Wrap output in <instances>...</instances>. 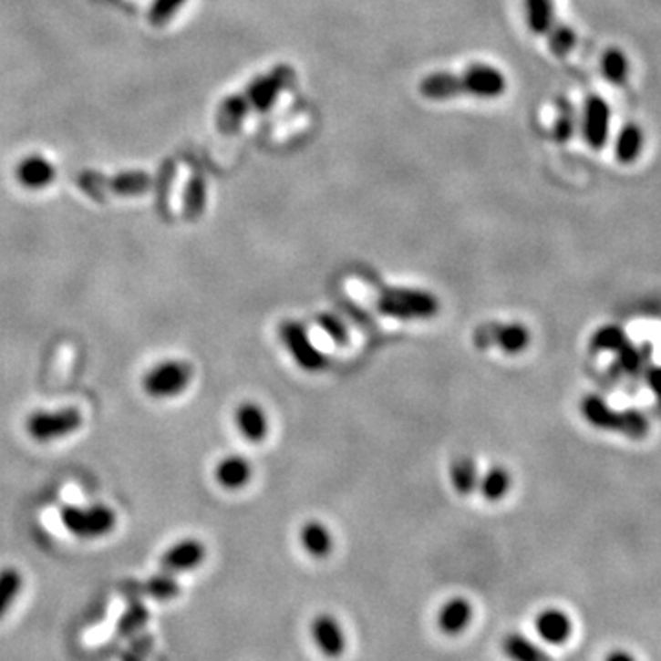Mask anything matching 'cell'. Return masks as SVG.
<instances>
[{
	"label": "cell",
	"mask_w": 661,
	"mask_h": 661,
	"mask_svg": "<svg viewBox=\"0 0 661 661\" xmlns=\"http://www.w3.org/2000/svg\"><path fill=\"white\" fill-rule=\"evenodd\" d=\"M215 481L226 491H239L252 480V465L243 456L222 458L213 470Z\"/></svg>",
	"instance_id": "obj_19"
},
{
	"label": "cell",
	"mask_w": 661,
	"mask_h": 661,
	"mask_svg": "<svg viewBox=\"0 0 661 661\" xmlns=\"http://www.w3.org/2000/svg\"><path fill=\"white\" fill-rule=\"evenodd\" d=\"M184 5L186 0H153L150 8V23L155 26H164L179 14Z\"/></svg>",
	"instance_id": "obj_31"
},
{
	"label": "cell",
	"mask_w": 661,
	"mask_h": 661,
	"mask_svg": "<svg viewBox=\"0 0 661 661\" xmlns=\"http://www.w3.org/2000/svg\"><path fill=\"white\" fill-rule=\"evenodd\" d=\"M539 639L552 646H561L568 643L573 635V621L570 614L557 606L542 608L533 621Z\"/></svg>",
	"instance_id": "obj_13"
},
{
	"label": "cell",
	"mask_w": 661,
	"mask_h": 661,
	"mask_svg": "<svg viewBox=\"0 0 661 661\" xmlns=\"http://www.w3.org/2000/svg\"><path fill=\"white\" fill-rule=\"evenodd\" d=\"M449 478L458 494H461V496L472 494L474 491H478V483H480V472H478L476 461L469 456L456 458L450 463Z\"/></svg>",
	"instance_id": "obj_22"
},
{
	"label": "cell",
	"mask_w": 661,
	"mask_h": 661,
	"mask_svg": "<svg viewBox=\"0 0 661 661\" xmlns=\"http://www.w3.org/2000/svg\"><path fill=\"white\" fill-rule=\"evenodd\" d=\"M300 544L313 559H325L335 548L329 527L320 520H309L300 529Z\"/></svg>",
	"instance_id": "obj_18"
},
{
	"label": "cell",
	"mask_w": 661,
	"mask_h": 661,
	"mask_svg": "<svg viewBox=\"0 0 661 661\" xmlns=\"http://www.w3.org/2000/svg\"><path fill=\"white\" fill-rule=\"evenodd\" d=\"M474 344L478 349H491L496 346L505 355H520L532 344V331L520 322H489L474 331Z\"/></svg>",
	"instance_id": "obj_8"
},
{
	"label": "cell",
	"mask_w": 661,
	"mask_h": 661,
	"mask_svg": "<svg viewBox=\"0 0 661 661\" xmlns=\"http://www.w3.org/2000/svg\"><path fill=\"white\" fill-rule=\"evenodd\" d=\"M280 338L294 362L305 371H320L327 366V356L316 347L300 322L287 320L280 327Z\"/></svg>",
	"instance_id": "obj_9"
},
{
	"label": "cell",
	"mask_w": 661,
	"mask_h": 661,
	"mask_svg": "<svg viewBox=\"0 0 661 661\" xmlns=\"http://www.w3.org/2000/svg\"><path fill=\"white\" fill-rule=\"evenodd\" d=\"M206 559V546L197 539H184L173 544L162 557L160 566L168 573H182L199 568Z\"/></svg>",
	"instance_id": "obj_14"
},
{
	"label": "cell",
	"mask_w": 661,
	"mask_h": 661,
	"mask_svg": "<svg viewBox=\"0 0 661 661\" xmlns=\"http://www.w3.org/2000/svg\"><path fill=\"white\" fill-rule=\"evenodd\" d=\"M626 344V335L617 325H604L595 331L592 336V347L595 351H614L617 353Z\"/></svg>",
	"instance_id": "obj_28"
},
{
	"label": "cell",
	"mask_w": 661,
	"mask_h": 661,
	"mask_svg": "<svg viewBox=\"0 0 661 661\" xmlns=\"http://www.w3.org/2000/svg\"><path fill=\"white\" fill-rule=\"evenodd\" d=\"M204 206H206V182L201 175H195L186 186L184 213L188 219L193 221L202 215Z\"/></svg>",
	"instance_id": "obj_27"
},
{
	"label": "cell",
	"mask_w": 661,
	"mask_h": 661,
	"mask_svg": "<svg viewBox=\"0 0 661 661\" xmlns=\"http://www.w3.org/2000/svg\"><path fill=\"white\" fill-rule=\"evenodd\" d=\"M474 619V606L463 595H454L443 601L436 612V626L447 637H460L467 632Z\"/></svg>",
	"instance_id": "obj_12"
},
{
	"label": "cell",
	"mask_w": 661,
	"mask_h": 661,
	"mask_svg": "<svg viewBox=\"0 0 661 661\" xmlns=\"http://www.w3.org/2000/svg\"><path fill=\"white\" fill-rule=\"evenodd\" d=\"M525 21L537 36H546L555 25V0H525Z\"/></svg>",
	"instance_id": "obj_23"
},
{
	"label": "cell",
	"mask_w": 661,
	"mask_h": 661,
	"mask_svg": "<svg viewBox=\"0 0 661 661\" xmlns=\"http://www.w3.org/2000/svg\"><path fill=\"white\" fill-rule=\"evenodd\" d=\"M15 177L28 190H43L54 182L56 168L43 155H28L19 162Z\"/></svg>",
	"instance_id": "obj_16"
},
{
	"label": "cell",
	"mask_w": 661,
	"mask_h": 661,
	"mask_svg": "<svg viewBox=\"0 0 661 661\" xmlns=\"http://www.w3.org/2000/svg\"><path fill=\"white\" fill-rule=\"evenodd\" d=\"M546 36L550 37V48H552V52L555 56H559V57L568 56L575 48V45H577L575 32L570 26H566V25H557L555 23Z\"/></svg>",
	"instance_id": "obj_29"
},
{
	"label": "cell",
	"mask_w": 661,
	"mask_h": 661,
	"mask_svg": "<svg viewBox=\"0 0 661 661\" xmlns=\"http://www.w3.org/2000/svg\"><path fill=\"white\" fill-rule=\"evenodd\" d=\"M146 592L159 601H170L175 599L181 594V586L177 583V579L173 577V573L164 572L162 575H155L153 579H150V583L146 584Z\"/></svg>",
	"instance_id": "obj_30"
},
{
	"label": "cell",
	"mask_w": 661,
	"mask_h": 661,
	"mask_svg": "<svg viewBox=\"0 0 661 661\" xmlns=\"http://www.w3.org/2000/svg\"><path fill=\"white\" fill-rule=\"evenodd\" d=\"M478 489L483 494V498L489 500V501L501 500L509 492V489H511V474H509V470L505 467H501V465L491 467L480 478Z\"/></svg>",
	"instance_id": "obj_26"
},
{
	"label": "cell",
	"mask_w": 661,
	"mask_h": 661,
	"mask_svg": "<svg viewBox=\"0 0 661 661\" xmlns=\"http://www.w3.org/2000/svg\"><path fill=\"white\" fill-rule=\"evenodd\" d=\"M604 661H637V657L625 648H614L604 656Z\"/></svg>",
	"instance_id": "obj_35"
},
{
	"label": "cell",
	"mask_w": 661,
	"mask_h": 661,
	"mask_svg": "<svg viewBox=\"0 0 661 661\" xmlns=\"http://www.w3.org/2000/svg\"><path fill=\"white\" fill-rule=\"evenodd\" d=\"M153 186L151 175L144 171H121L107 179V190L118 197H140Z\"/></svg>",
	"instance_id": "obj_21"
},
{
	"label": "cell",
	"mask_w": 661,
	"mask_h": 661,
	"mask_svg": "<svg viewBox=\"0 0 661 661\" xmlns=\"http://www.w3.org/2000/svg\"><path fill=\"white\" fill-rule=\"evenodd\" d=\"M193 367L184 360H162L142 377V389L151 399H173L191 384Z\"/></svg>",
	"instance_id": "obj_4"
},
{
	"label": "cell",
	"mask_w": 661,
	"mask_h": 661,
	"mask_svg": "<svg viewBox=\"0 0 661 661\" xmlns=\"http://www.w3.org/2000/svg\"><path fill=\"white\" fill-rule=\"evenodd\" d=\"M309 634L315 648L327 659H338L347 650L346 628L342 621L331 612L316 614L311 621Z\"/></svg>",
	"instance_id": "obj_10"
},
{
	"label": "cell",
	"mask_w": 661,
	"mask_h": 661,
	"mask_svg": "<svg viewBox=\"0 0 661 661\" xmlns=\"http://www.w3.org/2000/svg\"><path fill=\"white\" fill-rule=\"evenodd\" d=\"M573 130H575V110L568 101H561L559 116L553 129L555 139L559 142H568L573 137Z\"/></svg>",
	"instance_id": "obj_32"
},
{
	"label": "cell",
	"mask_w": 661,
	"mask_h": 661,
	"mask_svg": "<svg viewBox=\"0 0 661 661\" xmlns=\"http://www.w3.org/2000/svg\"><path fill=\"white\" fill-rule=\"evenodd\" d=\"M61 522L67 532L77 539H99L116 527V514L107 505H88V507H65L61 511Z\"/></svg>",
	"instance_id": "obj_5"
},
{
	"label": "cell",
	"mask_w": 661,
	"mask_h": 661,
	"mask_svg": "<svg viewBox=\"0 0 661 661\" xmlns=\"http://www.w3.org/2000/svg\"><path fill=\"white\" fill-rule=\"evenodd\" d=\"M23 586L25 579L17 568L6 566L0 570V619H3L8 614V610L14 606V603L23 592Z\"/></svg>",
	"instance_id": "obj_25"
},
{
	"label": "cell",
	"mask_w": 661,
	"mask_h": 661,
	"mask_svg": "<svg viewBox=\"0 0 661 661\" xmlns=\"http://www.w3.org/2000/svg\"><path fill=\"white\" fill-rule=\"evenodd\" d=\"M599 67H601V74L603 77L615 85V87H621L628 81V76H630V61L626 57V54L621 50V48H608L603 52L601 56V61H599Z\"/></svg>",
	"instance_id": "obj_24"
},
{
	"label": "cell",
	"mask_w": 661,
	"mask_h": 661,
	"mask_svg": "<svg viewBox=\"0 0 661 661\" xmlns=\"http://www.w3.org/2000/svg\"><path fill=\"white\" fill-rule=\"evenodd\" d=\"M318 325L336 346H346L349 342V331L338 316L324 313L318 316Z\"/></svg>",
	"instance_id": "obj_33"
},
{
	"label": "cell",
	"mask_w": 661,
	"mask_h": 661,
	"mask_svg": "<svg viewBox=\"0 0 661 661\" xmlns=\"http://www.w3.org/2000/svg\"><path fill=\"white\" fill-rule=\"evenodd\" d=\"M612 110L604 98L592 94L584 101L581 129L586 144L592 150H603L610 139Z\"/></svg>",
	"instance_id": "obj_11"
},
{
	"label": "cell",
	"mask_w": 661,
	"mask_h": 661,
	"mask_svg": "<svg viewBox=\"0 0 661 661\" xmlns=\"http://www.w3.org/2000/svg\"><path fill=\"white\" fill-rule=\"evenodd\" d=\"M507 90V77L492 65L476 63L463 72H434L419 81V94L430 101H447L452 98L470 96L494 99Z\"/></svg>",
	"instance_id": "obj_2"
},
{
	"label": "cell",
	"mask_w": 661,
	"mask_h": 661,
	"mask_svg": "<svg viewBox=\"0 0 661 661\" xmlns=\"http://www.w3.org/2000/svg\"><path fill=\"white\" fill-rule=\"evenodd\" d=\"M83 425V416L77 408L37 410L26 419V432L37 443H52L77 432Z\"/></svg>",
	"instance_id": "obj_7"
},
{
	"label": "cell",
	"mask_w": 661,
	"mask_h": 661,
	"mask_svg": "<svg viewBox=\"0 0 661 661\" xmlns=\"http://www.w3.org/2000/svg\"><path fill=\"white\" fill-rule=\"evenodd\" d=\"M77 186L94 201H103L107 195V179L96 171H83L77 177Z\"/></svg>",
	"instance_id": "obj_34"
},
{
	"label": "cell",
	"mask_w": 661,
	"mask_h": 661,
	"mask_svg": "<svg viewBox=\"0 0 661 661\" xmlns=\"http://www.w3.org/2000/svg\"><path fill=\"white\" fill-rule=\"evenodd\" d=\"M296 79V72L289 65H278L253 77L244 90L224 98L215 112V125L224 135L235 132L250 114L269 112L280 96Z\"/></svg>",
	"instance_id": "obj_1"
},
{
	"label": "cell",
	"mask_w": 661,
	"mask_h": 661,
	"mask_svg": "<svg viewBox=\"0 0 661 661\" xmlns=\"http://www.w3.org/2000/svg\"><path fill=\"white\" fill-rule=\"evenodd\" d=\"M643 148H645V132H643V129L634 121L625 123L619 129L615 144H614L615 159L625 166L634 164L641 157Z\"/></svg>",
	"instance_id": "obj_20"
},
{
	"label": "cell",
	"mask_w": 661,
	"mask_h": 661,
	"mask_svg": "<svg viewBox=\"0 0 661 661\" xmlns=\"http://www.w3.org/2000/svg\"><path fill=\"white\" fill-rule=\"evenodd\" d=\"M501 652L509 661H553L552 654L522 632H509L501 639Z\"/></svg>",
	"instance_id": "obj_17"
},
{
	"label": "cell",
	"mask_w": 661,
	"mask_h": 661,
	"mask_svg": "<svg viewBox=\"0 0 661 661\" xmlns=\"http://www.w3.org/2000/svg\"><path fill=\"white\" fill-rule=\"evenodd\" d=\"M581 412L584 419L595 427L604 430H619L626 436H643L646 432V421L637 412H615L608 407V403L597 395H586L581 403Z\"/></svg>",
	"instance_id": "obj_6"
},
{
	"label": "cell",
	"mask_w": 661,
	"mask_h": 661,
	"mask_svg": "<svg viewBox=\"0 0 661 661\" xmlns=\"http://www.w3.org/2000/svg\"><path fill=\"white\" fill-rule=\"evenodd\" d=\"M377 309L391 318L421 320L436 316L439 302L432 293L418 289H386L377 298Z\"/></svg>",
	"instance_id": "obj_3"
},
{
	"label": "cell",
	"mask_w": 661,
	"mask_h": 661,
	"mask_svg": "<svg viewBox=\"0 0 661 661\" xmlns=\"http://www.w3.org/2000/svg\"><path fill=\"white\" fill-rule=\"evenodd\" d=\"M235 427L248 443H261L269 436V416L253 401L241 403L235 410Z\"/></svg>",
	"instance_id": "obj_15"
}]
</instances>
